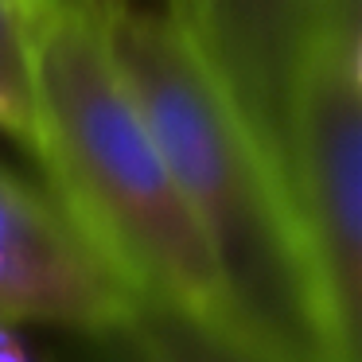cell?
<instances>
[{"instance_id":"7","label":"cell","mask_w":362,"mask_h":362,"mask_svg":"<svg viewBox=\"0 0 362 362\" xmlns=\"http://www.w3.org/2000/svg\"><path fill=\"white\" fill-rule=\"evenodd\" d=\"M0 94L32 136V16L16 0H0Z\"/></svg>"},{"instance_id":"2","label":"cell","mask_w":362,"mask_h":362,"mask_svg":"<svg viewBox=\"0 0 362 362\" xmlns=\"http://www.w3.org/2000/svg\"><path fill=\"white\" fill-rule=\"evenodd\" d=\"M105 43L218 261L242 331L288 362H335L292 203L211 71L164 12L129 4Z\"/></svg>"},{"instance_id":"3","label":"cell","mask_w":362,"mask_h":362,"mask_svg":"<svg viewBox=\"0 0 362 362\" xmlns=\"http://www.w3.org/2000/svg\"><path fill=\"white\" fill-rule=\"evenodd\" d=\"M288 172L331 358L362 362V47L308 35Z\"/></svg>"},{"instance_id":"9","label":"cell","mask_w":362,"mask_h":362,"mask_svg":"<svg viewBox=\"0 0 362 362\" xmlns=\"http://www.w3.org/2000/svg\"><path fill=\"white\" fill-rule=\"evenodd\" d=\"M40 12H59V16L86 20L94 28H110L121 12L129 8V0H35Z\"/></svg>"},{"instance_id":"8","label":"cell","mask_w":362,"mask_h":362,"mask_svg":"<svg viewBox=\"0 0 362 362\" xmlns=\"http://www.w3.org/2000/svg\"><path fill=\"white\" fill-rule=\"evenodd\" d=\"M308 35H331L339 43L362 47V8L358 0H304Z\"/></svg>"},{"instance_id":"5","label":"cell","mask_w":362,"mask_h":362,"mask_svg":"<svg viewBox=\"0 0 362 362\" xmlns=\"http://www.w3.org/2000/svg\"><path fill=\"white\" fill-rule=\"evenodd\" d=\"M136 296L59 203L0 168V320L105 335Z\"/></svg>"},{"instance_id":"1","label":"cell","mask_w":362,"mask_h":362,"mask_svg":"<svg viewBox=\"0 0 362 362\" xmlns=\"http://www.w3.org/2000/svg\"><path fill=\"white\" fill-rule=\"evenodd\" d=\"M51 199L144 304L242 327L211 245L175 187L105 28L32 20V136Z\"/></svg>"},{"instance_id":"10","label":"cell","mask_w":362,"mask_h":362,"mask_svg":"<svg viewBox=\"0 0 362 362\" xmlns=\"http://www.w3.org/2000/svg\"><path fill=\"white\" fill-rule=\"evenodd\" d=\"M0 362H32L8 320H0Z\"/></svg>"},{"instance_id":"6","label":"cell","mask_w":362,"mask_h":362,"mask_svg":"<svg viewBox=\"0 0 362 362\" xmlns=\"http://www.w3.org/2000/svg\"><path fill=\"white\" fill-rule=\"evenodd\" d=\"M94 343L110 346V362H288L242 327L144 300Z\"/></svg>"},{"instance_id":"4","label":"cell","mask_w":362,"mask_h":362,"mask_svg":"<svg viewBox=\"0 0 362 362\" xmlns=\"http://www.w3.org/2000/svg\"><path fill=\"white\" fill-rule=\"evenodd\" d=\"M164 16L218 82L292 203V98L308 47L304 0H168Z\"/></svg>"},{"instance_id":"11","label":"cell","mask_w":362,"mask_h":362,"mask_svg":"<svg viewBox=\"0 0 362 362\" xmlns=\"http://www.w3.org/2000/svg\"><path fill=\"white\" fill-rule=\"evenodd\" d=\"M0 133H8V136H16V141H24L28 144V129H24V121H20V113L8 105V98L0 94Z\"/></svg>"},{"instance_id":"12","label":"cell","mask_w":362,"mask_h":362,"mask_svg":"<svg viewBox=\"0 0 362 362\" xmlns=\"http://www.w3.org/2000/svg\"><path fill=\"white\" fill-rule=\"evenodd\" d=\"M16 4H20V8H24L28 16H32V20L40 16V4H35V0H16Z\"/></svg>"}]
</instances>
